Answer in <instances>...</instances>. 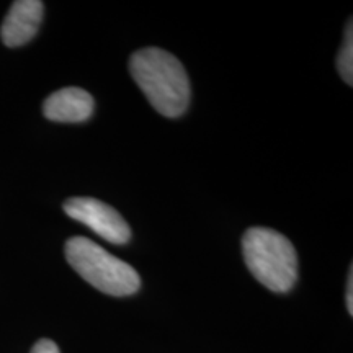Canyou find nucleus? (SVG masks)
<instances>
[{
  "instance_id": "423d86ee",
  "label": "nucleus",
  "mask_w": 353,
  "mask_h": 353,
  "mask_svg": "<svg viewBox=\"0 0 353 353\" xmlns=\"http://www.w3.org/2000/svg\"><path fill=\"white\" fill-rule=\"evenodd\" d=\"M94 97L79 87H65L50 95L43 105L48 120L57 123H82L94 113Z\"/></svg>"
},
{
  "instance_id": "1a4fd4ad",
  "label": "nucleus",
  "mask_w": 353,
  "mask_h": 353,
  "mask_svg": "<svg viewBox=\"0 0 353 353\" xmlns=\"http://www.w3.org/2000/svg\"><path fill=\"white\" fill-rule=\"evenodd\" d=\"M347 307L348 312L353 314V270L350 268L348 272V281H347Z\"/></svg>"
},
{
  "instance_id": "0eeeda50",
  "label": "nucleus",
  "mask_w": 353,
  "mask_h": 353,
  "mask_svg": "<svg viewBox=\"0 0 353 353\" xmlns=\"http://www.w3.org/2000/svg\"><path fill=\"white\" fill-rule=\"evenodd\" d=\"M353 23L352 20H348L347 28H345V37H343V44L339 51L337 57V68L341 72V77L343 82H347L348 85L353 83Z\"/></svg>"
},
{
  "instance_id": "6e6552de",
  "label": "nucleus",
  "mask_w": 353,
  "mask_h": 353,
  "mask_svg": "<svg viewBox=\"0 0 353 353\" xmlns=\"http://www.w3.org/2000/svg\"><path fill=\"white\" fill-rule=\"evenodd\" d=\"M32 353H59V348L52 341H48V339H41L34 343Z\"/></svg>"
},
{
  "instance_id": "20e7f679",
  "label": "nucleus",
  "mask_w": 353,
  "mask_h": 353,
  "mask_svg": "<svg viewBox=\"0 0 353 353\" xmlns=\"http://www.w3.org/2000/svg\"><path fill=\"white\" fill-rule=\"evenodd\" d=\"M64 211L112 244L121 245L130 241L131 229L125 218L107 203L95 198H70L64 203Z\"/></svg>"
},
{
  "instance_id": "39448f33",
  "label": "nucleus",
  "mask_w": 353,
  "mask_h": 353,
  "mask_svg": "<svg viewBox=\"0 0 353 353\" xmlns=\"http://www.w3.org/2000/svg\"><path fill=\"white\" fill-rule=\"evenodd\" d=\"M44 13L39 0H19L13 2L0 30L2 41L8 48H19L28 43L38 33Z\"/></svg>"
},
{
  "instance_id": "f257e3e1",
  "label": "nucleus",
  "mask_w": 353,
  "mask_h": 353,
  "mask_svg": "<svg viewBox=\"0 0 353 353\" xmlns=\"http://www.w3.org/2000/svg\"><path fill=\"white\" fill-rule=\"evenodd\" d=\"M130 70L149 103L167 118L185 113L190 103V81L179 59L161 48H144L131 56Z\"/></svg>"
},
{
  "instance_id": "f03ea898",
  "label": "nucleus",
  "mask_w": 353,
  "mask_h": 353,
  "mask_svg": "<svg viewBox=\"0 0 353 353\" xmlns=\"http://www.w3.org/2000/svg\"><path fill=\"white\" fill-rule=\"evenodd\" d=\"M244 260L252 275L275 293H286L298 278L296 250L288 237L268 228H250L242 239Z\"/></svg>"
},
{
  "instance_id": "7ed1b4c3",
  "label": "nucleus",
  "mask_w": 353,
  "mask_h": 353,
  "mask_svg": "<svg viewBox=\"0 0 353 353\" xmlns=\"http://www.w3.org/2000/svg\"><path fill=\"white\" fill-rule=\"evenodd\" d=\"M65 259L87 283L112 296H130L141 286L138 272L131 265L85 237L65 242Z\"/></svg>"
}]
</instances>
